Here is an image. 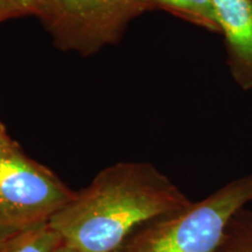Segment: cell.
Returning <instances> with one entry per match:
<instances>
[{
  "label": "cell",
  "mask_w": 252,
  "mask_h": 252,
  "mask_svg": "<svg viewBox=\"0 0 252 252\" xmlns=\"http://www.w3.org/2000/svg\"><path fill=\"white\" fill-rule=\"evenodd\" d=\"M213 5L232 76L243 89H252V0H213Z\"/></svg>",
  "instance_id": "obj_5"
},
{
  "label": "cell",
  "mask_w": 252,
  "mask_h": 252,
  "mask_svg": "<svg viewBox=\"0 0 252 252\" xmlns=\"http://www.w3.org/2000/svg\"><path fill=\"white\" fill-rule=\"evenodd\" d=\"M74 195L18 146L0 158V239L48 223Z\"/></svg>",
  "instance_id": "obj_3"
},
{
  "label": "cell",
  "mask_w": 252,
  "mask_h": 252,
  "mask_svg": "<svg viewBox=\"0 0 252 252\" xmlns=\"http://www.w3.org/2000/svg\"><path fill=\"white\" fill-rule=\"evenodd\" d=\"M62 239L48 223L0 239V252H55Z\"/></svg>",
  "instance_id": "obj_6"
},
{
  "label": "cell",
  "mask_w": 252,
  "mask_h": 252,
  "mask_svg": "<svg viewBox=\"0 0 252 252\" xmlns=\"http://www.w3.org/2000/svg\"><path fill=\"white\" fill-rule=\"evenodd\" d=\"M14 5L21 13L24 14H36L45 20L48 15L53 0H6Z\"/></svg>",
  "instance_id": "obj_9"
},
{
  "label": "cell",
  "mask_w": 252,
  "mask_h": 252,
  "mask_svg": "<svg viewBox=\"0 0 252 252\" xmlns=\"http://www.w3.org/2000/svg\"><path fill=\"white\" fill-rule=\"evenodd\" d=\"M190 203L151 163L118 162L75 191L49 224L62 242L82 252H117L140 226Z\"/></svg>",
  "instance_id": "obj_1"
},
{
  "label": "cell",
  "mask_w": 252,
  "mask_h": 252,
  "mask_svg": "<svg viewBox=\"0 0 252 252\" xmlns=\"http://www.w3.org/2000/svg\"><path fill=\"white\" fill-rule=\"evenodd\" d=\"M18 145L9 138V135L6 132L4 125L0 123V158H2L6 154L12 152L14 149H17Z\"/></svg>",
  "instance_id": "obj_10"
},
{
  "label": "cell",
  "mask_w": 252,
  "mask_h": 252,
  "mask_svg": "<svg viewBox=\"0 0 252 252\" xmlns=\"http://www.w3.org/2000/svg\"><path fill=\"white\" fill-rule=\"evenodd\" d=\"M20 15H23V13L14 5L6 1V0H0V23L6 19L20 17Z\"/></svg>",
  "instance_id": "obj_11"
},
{
  "label": "cell",
  "mask_w": 252,
  "mask_h": 252,
  "mask_svg": "<svg viewBox=\"0 0 252 252\" xmlns=\"http://www.w3.org/2000/svg\"><path fill=\"white\" fill-rule=\"evenodd\" d=\"M55 252H82V251H80V250H77V249L70 247V245L65 244L64 242H62V243L60 244L59 247H58V249H56Z\"/></svg>",
  "instance_id": "obj_12"
},
{
  "label": "cell",
  "mask_w": 252,
  "mask_h": 252,
  "mask_svg": "<svg viewBox=\"0 0 252 252\" xmlns=\"http://www.w3.org/2000/svg\"><path fill=\"white\" fill-rule=\"evenodd\" d=\"M150 1L153 7L163 8L198 26L220 33L213 0H150Z\"/></svg>",
  "instance_id": "obj_7"
},
{
  "label": "cell",
  "mask_w": 252,
  "mask_h": 252,
  "mask_svg": "<svg viewBox=\"0 0 252 252\" xmlns=\"http://www.w3.org/2000/svg\"><path fill=\"white\" fill-rule=\"evenodd\" d=\"M252 202V174L185 209L140 226L117 252H216L229 222Z\"/></svg>",
  "instance_id": "obj_2"
},
{
  "label": "cell",
  "mask_w": 252,
  "mask_h": 252,
  "mask_svg": "<svg viewBox=\"0 0 252 252\" xmlns=\"http://www.w3.org/2000/svg\"><path fill=\"white\" fill-rule=\"evenodd\" d=\"M150 0H53L45 23L62 48L88 54L115 42Z\"/></svg>",
  "instance_id": "obj_4"
},
{
  "label": "cell",
  "mask_w": 252,
  "mask_h": 252,
  "mask_svg": "<svg viewBox=\"0 0 252 252\" xmlns=\"http://www.w3.org/2000/svg\"><path fill=\"white\" fill-rule=\"evenodd\" d=\"M216 252H252V209L248 206L230 220Z\"/></svg>",
  "instance_id": "obj_8"
}]
</instances>
